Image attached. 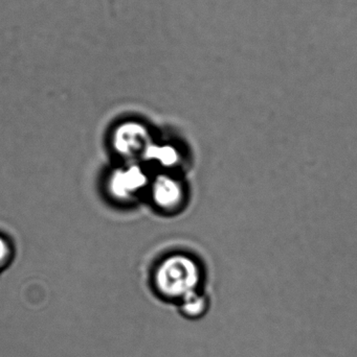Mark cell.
<instances>
[{
    "label": "cell",
    "instance_id": "4",
    "mask_svg": "<svg viewBox=\"0 0 357 357\" xmlns=\"http://www.w3.org/2000/svg\"><path fill=\"white\" fill-rule=\"evenodd\" d=\"M151 199L155 206L161 210L175 208V204L182 199V187L174 178L159 176L149 185Z\"/></svg>",
    "mask_w": 357,
    "mask_h": 357
},
{
    "label": "cell",
    "instance_id": "2",
    "mask_svg": "<svg viewBox=\"0 0 357 357\" xmlns=\"http://www.w3.org/2000/svg\"><path fill=\"white\" fill-rule=\"evenodd\" d=\"M150 180L142 165L136 162H124L115 167L107 178L106 188L109 197L117 203H131L149 188Z\"/></svg>",
    "mask_w": 357,
    "mask_h": 357
},
{
    "label": "cell",
    "instance_id": "5",
    "mask_svg": "<svg viewBox=\"0 0 357 357\" xmlns=\"http://www.w3.org/2000/svg\"><path fill=\"white\" fill-rule=\"evenodd\" d=\"M178 306H180V312L186 318L198 319L207 312L209 301L203 293L197 291L184 298Z\"/></svg>",
    "mask_w": 357,
    "mask_h": 357
},
{
    "label": "cell",
    "instance_id": "1",
    "mask_svg": "<svg viewBox=\"0 0 357 357\" xmlns=\"http://www.w3.org/2000/svg\"><path fill=\"white\" fill-rule=\"evenodd\" d=\"M186 257L167 258L159 264L152 277V287L159 299L180 304L199 291L201 273Z\"/></svg>",
    "mask_w": 357,
    "mask_h": 357
},
{
    "label": "cell",
    "instance_id": "3",
    "mask_svg": "<svg viewBox=\"0 0 357 357\" xmlns=\"http://www.w3.org/2000/svg\"><path fill=\"white\" fill-rule=\"evenodd\" d=\"M111 146L125 162H136L152 144L150 132L144 123L127 121L119 123L111 133Z\"/></svg>",
    "mask_w": 357,
    "mask_h": 357
},
{
    "label": "cell",
    "instance_id": "6",
    "mask_svg": "<svg viewBox=\"0 0 357 357\" xmlns=\"http://www.w3.org/2000/svg\"><path fill=\"white\" fill-rule=\"evenodd\" d=\"M12 252V247H10L8 239L0 235V272L10 264Z\"/></svg>",
    "mask_w": 357,
    "mask_h": 357
}]
</instances>
